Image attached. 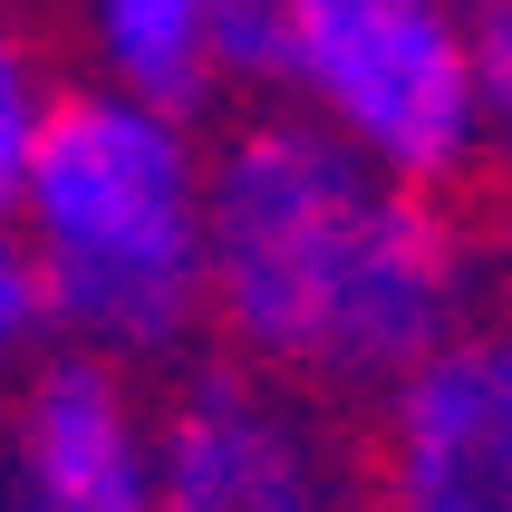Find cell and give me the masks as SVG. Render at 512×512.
Masks as SVG:
<instances>
[{"label": "cell", "instance_id": "1", "mask_svg": "<svg viewBox=\"0 0 512 512\" xmlns=\"http://www.w3.org/2000/svg\"><path fill=\"white\" fill-rule=\"evenodd\" d=\"M203 319L261 377L387 387L474 319V232L310 116H242L203 155Z\"/></svg>", "mask_w": 512, "mask_h": 512}, {"label": "cell", "instance_id": "2", "mask_svg": "<svg viewBox=\"0 0 512 512\" xmlns=\"http://www.w3.org/2000/svg\"><path fill=\"white\" fill-rule=\"evenodd\" d=\"M10 232L39 261L49 329L107 368L203 329V136L126 87H49Z\"/></svg>", "mask_w": 512, "mask_h": 512}, {"label": "cell", "instance_id": "3", "mask_svg": "<svg viewBox=\"0 0 512 512\" xmlns=\"http://www.w3.org/2000/svg\"><path fill=\"white\" fill-rule=\"evenodd\" d=\"M261 87L387 184L445 194L484 165L474 0H271Z\"/></svg>", "mask_w": 512, "mask_h": 512}, {"label": "cell", "instance_id": "4", "mask_svg": "<svg viewBox=\"0 0 512 512\" xmlns=\"http://www.w3.org/2000/svg\"><path fill=\"white\" fill-rule=\"evenodd\" d=\"M387 512H512V319H464L377 406Z\"/></svg>", "mask_w": 512, "mask_h": 512}, {"label": "cell", "instance_id": "5", "mask_svg": "<svg viewBox=\"0 0 512 512\" xmlns=\"http://www.w3.org/2000/svg\"><path fill=\"white\" fill-rule=\"evenodd\" d=\"M155 493L165 512H339L319 426L242 358L194 368L155 406Z\"/></svg>", "mask_w": 512, "mask_h": 512}, {"label": "cell", "instance_id": "6", "mask_svg": "<svg viewBox=\"0 0 512 512\" xmlns=\"http://www.w3.org/2000/svg\"><path fill=\"white\" fill-rule=\"evenodd\" d=\"M20 512H165L155 406L126 368L58 348L20 377Z\"/></svg>", "mask_w": 512, "mask_h": 512}, {"label": "cell", "instance_id": "7", "mask_svg": "<svg viewBox=\"0 0 512 512\" xmlns=\"http://www.w3.org/2000/svg\"><path fill=\"white\" fill-rule=\"evenodd\" d=\"M271 0H87L97 78L165 116H203V97L232 78L261 87Z\"/></svg>", "mask_w": 512, "mask_h": 512}, {"label": "cell", "instance_id": "8", "mask_svg": "<svg viewBox=\"0 0 512 512\" xmlns=\"http://www.w3.org/2000/svg\"><path fill=\"white\" fill-rule=\"evenodd\" d=\"M39 116H49V68H39L29 29L10 20V0H0V213H10V194H20V165H29Z\"/></svg>", "mask_w": 512, "mask_h": 512}, {"label": "cell", "instance_id": "9", "mask_svg": "<svg viewBox=\"0 0 512 512\" xmlns=\"http://www.w3.org/2000/svg\"><path fill=\"white\" fill-rule=\"evenodd\" d=\"M49 290H39V261H29V242L10 232V213H0V387L10 377H29L39 358H49Z\"/></svg>", "mask_w": 512, "mask_h": 512}, {"label": "cell", "instance_id": "10", "mask_svg": "<svg viewBox=\"0 0 512 512\" xmlns=\"http://www.w3.org/2000/svg\"><path fill=\"white\" fill-rule=\"evenodd\" d=\"M474 87H484V145L512 155V0H474Z\"/></svg>", "mask_w": 512, "mask_h": 512}]
</instances>
